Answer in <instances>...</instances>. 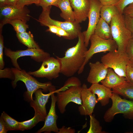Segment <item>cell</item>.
<instances>
[{"label": "cell", "instance_id": "1", "mask_svg": "<svg viewBox=\"0 0 133 133\" xmlns=\"http://www.w3.org/2000/svg\"><path fill=\"white\" fill-rule=\"evenodd\" d=\"M78 41L75 46L68 49L62 57L56 56L60 63V73L67 77L73 76L78 72L85 61L88 50L84 43V36L83 32H79Z\"/></svg>", "mask_w": 133, "mask_h": 133}, {"label": "cell", "instance_id": "2", "mask_svg": "<svg viewBox=\"0 0 133 133\" xmlns=\"http://www.w3.org/2000/svg\"><path fill=\"white\" fill-rule=\"evenodd\" d=\"M11 69L14 77L12 83L13 87L15 88L18 81L23 82L27 90L26 93V97L30 101L33 100V94L39 89H42L45 92L54 91L56 90L55 87L50 82L40 83L24 70H20L15 67Z\"/></svg>", "mask_w": 133, "mask_h": 133}, {"label": "cell", "instance_id": "3", "mask_svg": "<svg viewBox=\"0 0 133 133\" xmlns=\"http://www.w3.org/2000/svg\"><path fill=\"white\" fill-rule=\"evenodd\" d=\"M110 25L113 39L118 46L117 50L126 52L128 43L132 38V33L126 27L124 15L119 13L113 16Z\"/></svg>", "mask_w": 133, "mask_h": 133}, {"label": "cell", "instance_id": "4", "mask_svg": "<svg viewBox=\"0 0 133 133\" xmlns=\"http://www.w3.org/2000/svg\"><path fill=\"white\" fill-rule=\"evenodd\" d=\"M112 106L105 113V121L111 122L115 115L122 114L126 118L133 119V101L122 99L117 93L113 92L111 97Z\"/></svg>", "mask_w": 133, "mask_h": 133}, {"label": "cell", "instance_id": "5", "mask_svg": "<svg viewBox=\"0 0 133 133\" xmlns=\"http://www.w3.org/2000/svg\"><path fill=\"white\" fill-rule=\"evenodd\" d=\"M51 6L42 8V10L38 18V21L43 26L53 25L60 27L66 31L69 34L70 40L78 37L81 27L79 23L65 21H61L53 19L50 16Z\"/></svg>", "mask_w": 133, "mask_h": 133}, {"label": "cell", "instance_id": "6", "mask_svg": "<svg viewBox=\"0 0 133 133\" xmlns=\"http://www.w3.org/2000/svg\"><path fill=\"white\" fill-rule=\"evenodd\" d=\"M90 41V47L86 52L83 65L77 72L78 74L83 72L85 66L95 54L102 52H109L118 49L116 43L113 39H104L94 33L91 36Z\"/></svg>", "mask_w": 133, "mask_h": 133}, {"label": "cell", "instance_id": "7", "mask_svg": "<svg viewBox=\"0 0 133 133\" xmlns=\"http://www.w3.org/2000/svg\"><path fill=\"white\" fill-rule=\"evenodd\" d=\"M130 60L126 52L117 49L109 52L101 58V62L107 67L111 68L119 75L126 78V69Z\"/></svg>", "mask_w": 133, "mask_h": 133}, {"label": "cell", "instance_id": "8", "mask_svg": "<svg viewBox=\"0 0 133 133\" xmlns=\"http://www.w3.org/2000/svg\"><path fill=\"white\" fill-rule=\"evenodd\" d=\"M30 12L25 6L19 8L16 5H5L0 7V32L3 26L11 20L19 19L27 23L30 19Z\"/></svg>", "mask_w": 133, "mask_h": 133}, {"label": "cell", "instance_id": "9", "mask_svg": "<svg viewBox=\"0 0 133 133\" xmlns=\"http://www.w3.org/2000/svg\"><path fill=\"white\" fill-rule=\"evenodd\" d=\"M5 55L11 59L13 65L18 69L21 70L17 62L19 57L24 56H29L34 61L40 63L50 57L48 52H45L40 48H28L25 50H18L16 51L5 48L4 49Z\"/></svg>", "mask_w": 133, "mask_h": 133}, {"label": "cell", "instance_id": "10", "mask_svg": "<svg viewBox=\"0 0 133 133\" xmlns=\"http://www.w3.org/2000/svg\"><path fill=\"white\" fill-rule=\"evenodd\" d=\"M81 86H73L67 89L56 93V103L60 113L64 114L66 108L69 102L78 105L82 104Z\"/></svg>", "mask_w": 133, "mask_h": 133}, {"label": "cell", "instance_id": "11", "mask_svg": "<svg viewBox=\"0 0 133 133\" xmlns=\"http://www.w3.org/2000/svg\"><path fill=\"white\" fill-rule=\"evenodd\" d=\"M40 68L37 70L28 73L35 77L45 78L50 80L58 77L60 73L61 65L56 58L50 57L42 62Z\"/></svg>", "mask_w": 133, "mask_h": 133}, {"label": "cell", "instance_id": "12", "mask_svg": "<svg viewBox=\"0 0 133 133\" xmlns=\"http://www.w3.org/2000/svg\"><path fill=\"white\" fill-rule=\"evenodd\" d=\"M89 1L88 25L87 30L83 32L84 36L85 44L87 47L91 36L94 33L96 26L100 17V9L103 5L99 0H89Z\"/></svg>", "mask_w": 133, "mask_h": 133}, {"label": "cell", "instance_id": "13", "mask_svg": "<svg viewBox=\"0 0 133 133\" xmlns=\"http://www.w3.org/2000/svg\"><path fill=\"white\" fill-rule=\"evenodd\" d=\"M81 88L82 104L78 107V111L81 115L90 116L93 112L98 101L95 94L88 88L85 84H83Z\"/></svg>", "mask_w": 133, "mask_h": 133}, {"label": "cell", "instance_id": "14", "mask_svg": "<svg viewBox=\"0 0 133 133\" xmlns=\"http://www.w3.org/2000/svg\"><path fill=\"white\" fill-rule=\"evenodd\" d=\"M53 92L51 95V103L49 112L47 115L45 121L43 126L36 132L40 133L43 132L46 133H50L53 132L58 133L59 128L58 127L56 123L58 116L57 115L55 110V105L56 103V96Z\"/></svg>", "mask_w": 133, "mask_h": 133}, {"label": "cell", "instance_id": "15", "mask_svg": "<svg viewBox=\"0 0 133 133\" xmlns=\"http://www.w3.org/2000/svg\"><path fill=\"white\" fill-rule=\"evenodd\" d=\"M42 90L39 89L34 93L35 99L31 101L30 105L35 111L34 115L39 114L45 119L47 115L46 105L50 96L54 91L49 92L47 94H44Z\"/></svg>", "mask_w": 133, "mask_h": 133}, {"label": "cell", "instance_id": "16", "mask_svg": "<svg viewBox=\"0 0 133 133\" xmlns=\"http://www.w3.org/2000/svg\"><path fill=\"white\" fill-rule=\"evenodd\" d=\"M90 70L87 79V81L91 84L99 83L105 78L108 68L101 62L97 61L89 64Z\"/></svg>", "mask_w": 133, "mask_h": 133}, {"label": "cell", "instance_id": "17", "mask_svg": "<svg viewBox=\"0 0 133 133\" xmlns=\"http://www.w3.org/2000/svg\"><path fill=\"white\" fill-rule=\"evenodd\" d=\"M74 10L75 21L80 23L88 17L90 8L89 0H69Z\"/></svg>", "mask_w": 133, "mask_h": 133}, {"label": "cell", "instance_id": "18", "mask_svg": "<svg viewBox=\"0 0 133 133\" xmlns=\"http://www.w3.org/2000/svg\"><path fill=\"white\" fill-rule=\"evenodd\" d=\"M89 88L92 92L97 95V101L102 106L109 103L113 92L111 89L99 83L92 84Z\"/></svg>", "mask_w": 133, "mask_h": 133}, {"label": "cell", "instance_id": "19", "mask_svg": "<svg viewBox=\"0 0 133 133\" xmlns=\"http://www.w3.org/2000/svg\"><path fill=\"white\" fill-rule=\"evenodd\" d=\"M127 80L125 77L119 75L113 69L108 68L105 78L101 82L102 84L111 89L121 85Z\"/></svg>", "mask_w": 133, "mask_h": 133}, {"label": "cell", "instance_id": "20", "mask_svg": "<svg viewBox=\"0 0 133 133\" xmlns=\"http://www.w3.org/2000/svg\"><path fill=\"white\" fill-rule=\"evenodd\" d=\"M58 7L60 9L61 17L65 21L73 22H75L74 13L71 6L69 0H60Z\"/></svg>", "mask_w": 133, "mask_h": 133}, {"label": "cell", "instance_id": "21", "mask_svg": "<svg viewBox=\"0 0 133 133\" xmlns=\"http://www.w3.org/2000/svg\"><path fill=\"white\" fill-rule=\"evenodd\" d=\"M101 17L96 26L94 34L105 39H113L110 26Z\"/></svg>", "mask_w": 133, "mask_h": 133}, {"label": "cell", "instance_id": "22", "mask_svg": "<svg viewBox=\"0 0 133 133\" xmlns=\"http://www.w3.org/2000/svg\"><path fill=\"white\" fill-rule=\"evenodd\" d=\"M113 92L125 98L133 100V83L126 81L121 85L112 88Z\"/></svg>", "mask_w": 133, "mask_h": 133}, {"label": "cell", "instance_id": "23", "mask_svg": "<svg viewBox=\"0 0 133 133\" xmlns=\"http://www.w3.org/2000/svg\"><path fill=\"white\" fill-rule=\"evenodd\" d=\"M119 13L115 5H103L100 9V17L110 25L113 17Z\"/></svg>", "mask_w": 133, "mask_h": 133}, {"label": "cell", "instance_id": "24", "mask_svg": "<svg viewBox=\"0 0 133 133\" xmlns=\"http://www.w3.org/2000/svg\"><path fill=\"white\" fill-rule=\"evenodd\" d=\"M16 35L19 41L27 47L28 48H40L34 40L33 35L30 32L16 33Z\"/></svg>", "mask_w": 133, "mask_h": 133}, {"label": "cell", "instance_id": "25", "mask_svg": "<svg viewBox=\"0 0 133 133\" xmlns=\"http://www.w3.org/2000/svg\"><path fill=\"white\" fill-rule=\"evenodd\" d=\"M45 119L41 115H34V116L30 119L19 122L20 130L23 131L30 129L39 122L45 121Z\"/></svg>", "mask_w": 133, "mask_h": 133}, {"label": "cell", "instance_id": "26", "mask_svg": "<svg viewBox=\"0 0 133 133\" xmlns=\"http://www.w3.org/2000/svg\"><path fill=\"white\" fill-rule=\"evenodd\" d=\"M0 116L4 121L8 131L20 130L19 122L11 117L4 111L1 113Z\"/></svg>", "mask_w": 133, "mask_h": 133}, {"label": "cell", "instance_id": "27", "mask_svg": "<svg viewBox=\"0 0 133 133\" xmlns=\"http://www.w3.org/2000/svg\"><path fill=\"white\" fill-rule=\"evenodd\" d=\"M90 127L87 133H105L106 132L102 131V128L99 122L95 117L94 115L89 116Z\"/></svg>", "mask_w": 133, "mask_h": 133}, {"label": "cell", "instance_id": "28", "mask_svg": "<svg viewBox=\"0 0 133 133\" xmlns=\"http://www.w3.org/2000/svg\"><path fill=\"white\" fill-rule=\"evenodd\" d=\"M8 23L13 27L16 33H21L26 32L29 25L26 23L19 19H15L10 21Z\"/></svg>", "mask_w": 133, "mask_h": 133}, {"label": "cell", "instance_id": "29", "mask_svg": "<svg viewBox=\"0 0 133 133\" xmlns=\"http://www.w3.org/2000/svg\"><path fill=\"white\" fill-rule=\"evenodd\" d=\"M81 82L78 78L76 77L72 76L68 79L62 87L56 90L55 93L64 91L72 86H81Z\"/></svg>", "mask_w": 133, "mask_h": 133}, {"label": "cell", "instance_id": "30", "mask_svg": "<svg viewBox=\"0 0 133 133\" xmlns=\"http://www.w3.org/2000/svg\"><path fill=\"white\" fill-rule=\"evenodd\" d=\"M126 74L127 80L133 83V61L130 60L127 66Z\"/></svg>", "mask_w": 133, "mask_h": 133}, {"label": "cell", "instance_id": "31", "mask_svg": "<svg viewBox=\"0 0 133 133\" xmlns=\"http://www.w3.org/2000/svg\"><path fill=\"white\" fill-rule=\"evenodd\" d=\"M60 0H40L38 5L42 8L47 7L53 5L58 7L59 3Z\"/></svg>", "mask_w": 133, "mask_h": 133}, {"label": "cell", "instance_id": "32", "mask_svg": "<svg viewBox=\"0 0 133 133\" xmlns=\"http://www.w3.org/2000/svg\"><path fill=\"white\" fill-rule=\"evenodd\" d=\"M133 2V0H120L115 5L116 6L119 12L123 14V9L129 4Z\"/></svg>", "mask_w": 133, "mask_h": 133}, {"label": "cell", "instance_id": "33", "mask_svg": "<svg viewBox=\"0 0 133 133\" xmlns=\"http://www.w3.org/2000/svg\"><path fill=\"white\" fill-rule=\"evenodd\" d=\"M2 32H0V68L2 69L3 68L4 63L3 58V50L4 47L3 38L1 34Z\"/></svg>", "mask_w": 133, "mask_h": 133}, {"label": "cell", "instance_id": "34", "mask_svg": "<svg viewBox=\"0 0 133 133\" xmlns=\"http://www.w3.org/2000/svg\"><path fill=\"white\" fill-rule=\"evenodd\" d=\"M40 0H19L16 5L19 8H22L26 5L34 3L38 5Z\"/></svg>", "mask_w": 133, "mask_h": 133}, {"label": "cell", "instance_id": "35", "mask_svg": "<svg viewBox=\"0 0 133 133\" xmlns=\"http://www.w3.org/2000/svg\"><path fill=\"white\" fill-rule=\"evenodd\" d=\"M0 77L1 78H7L13 79H14V75L11 69L6 68L3 70L0 69Z\"/></svg>", "mask_w": 133, "mask_h": 133}, {"label": "cell", "instance_id": "36", "mask_svg": "<svg viewBox=\"0 0 133 133\" xmlns=\"http://www.w3.org/2000/svg\"><path fill=\"white\" fill-rule=\"evenodd\" d=\"M124 15L126 27L132 33H133V17Z\"/></svg>", "mask_w": 133, "mask_h": 133}, {"label": "cell", "instance_id": "37", "mask_svg": "<svg viewBox=\"0 0 133 133\" xmlns=\"http://www.w3.org/2000/svg\"><path fill=\"white\" fill-rule=\"evenodd\" d=\"M126 52L130 60L133 61V39L129 41L127 45Z\"/></svg>", "mask_w": 133, "mask_h": 133}, {"label": "cell", "instance_id": "38", "mask_svg": "<svg viewBox=\"0 0 133 133\" xmlns=\"http://www.w3.org/2000/svg\"><path fill=\"white\" fill-rule=\"evenodd\" d=\"M123 14L133 17V2L124 8L123 11Z\"/></svg>", "mask_w": 133, "mask_h": 133}, {"label": "cell", "instance_id": "39", "mask_svg": "<svg viewBox=\"0 0 133 133\" xmlns=\"http://www.w3.org/2000/svg\"><path fill=\"white\" fill-rule=\"evenodd\" d=\"M59 37L62 36L65 39L70 40L69 34L64 30L58 27L57 33L56 34Z\"/></svg>", "mask_w": 133, "mask_h": 133}, {"label": "cell", "instance_id": "40", "mask_svg": "<svg viewBox=\"0 0 133 133\" xmlns=\"http://www.w3.org/2000/svg\"><path fill=\"white\" fill-rule=\"evenodd\" d=\"M75 130L71 127H66L65 126H63L60 128H59L58 133H75Z\"/></svg>", "mask_w": 133, "mask_h": 133}, {"label": "cell", "instance_id": "41", "mask_svg": "<svg viewBox=\"0 0 133 133\" xmlns=\"http://www.w3.org/2000/svg\"><path fill=\"white\" fill-rule=\"evenodd\" d=\"M103 5H115L120 0H99Z\"/></svg>", "mask_w": 133, "mask_h": 133}, {"label": "cell", "instance_id": "42", "mask_svg": "<svg viewBox=\"0 0 133 133\" xmlns=\"http://www.w3.org/2000/svg\"><path fill=\"white\" fill-rule=\"evenodd\" d=\"M8 131L4 121L0 116V133H6Z\"/></svg>", "mask_w": 133, "mask_h": 133}, {"label": "cell", "instance_id": "43", "mask_svg": "<svg viewBox=\"0 0 133 133\" xmlns=\"http://www.w3.org/2000/svg\"><path fill=\"white\" fill-rule=\"evenodd\" d=\"M47 27L49 28L46 30L47 31H49L56 34L59 27L53 25H49Z\"/></svg>", "mask_w": 133, "mask_h": 133}, {"label": "cell", "instance_id": "44", "mask_svg": "<svg viewBox=\"0 0 133 133\" xmlns=\"http://www.w3.org/2000/svg\"><path fill=\"white\" fill-rule=\"evenodd\" d=\"M19 0H7L5 5H16Z\"/></svg>", "mask_w": 133, "mask_h": 133}, {"label": "cell", "instance_id": "45", "mask_svg": "<svg viewBox=\"0 0 133 133\" xmlns=\"http://www.w3.org/2000/svg\"><path fill=\"white\" fill-rule=\"evenodd\" d=\"M7 0H0V7L2 6L5 4Z\"/></svg>", "mask_w": 133, "mask_h": 133}, {"label": "cell", "instance_id": "46", "mask_svg": "<svg viewBox=\"0 0 133 133\" xmlns=\"http://www.w3.org/2000/svg\"><path fill=\"white\" fill-rule=\"evenodd\" d=\"M132 38L133 39V33H132Z\"/></svg>", "mask_w": 133, "mask_h": 133}]
</instances>
